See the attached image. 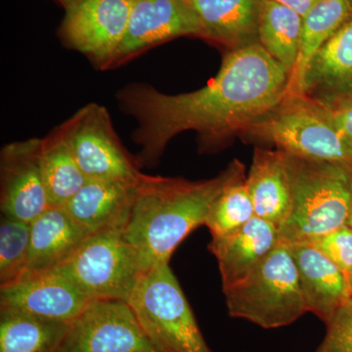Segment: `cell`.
Segmentation results:
<instances>
[{
  "label": "cell",
  "mask_w": 352,
  "mask_h": 352,
  "mask_svg": "<svg viewBox=\"0 0 352 352\" xmlns=\"http://www.w3.org/2000/svg\"><path fill=\"white\" fill-rule=\"evenodd\" d=\"M289 78L254 41L229 52L217 76L197 91L168 95L145 83L126 85L117 99L138 120L132 136L141 147L139 168L156 166L168 142L183 131L198 132L201 151H217L283 101Z\"/></svg>",
  "instance_id": "cell-1"
},
{
  "label": "cell",
  "mask_w": 352,
  "mask_h": 352,
  "mask_svg": "<svg viewBox=\"0 0 352 352\" xmlns=\"http://www.w3.org/2000/svg\"><path fill=\"white\" fill-rule=\"evenodd\" d=\"M242 166L234 161L217 177L201 182L143 173L124 234L146 270L170 263L180 243L205 226L217 197Z\"/></svg>",
  "instance_id": "cell-2"
},
{
  "label": "cell",
  "mask_w": 352,
  "mask_h": 352,
  "mask_svg": "<svg viewBox=\"0 0 352 352\" xmlns=\"http://www.w3.org/2000/svg\"><path fill=\"white\" fill-rule=\"evenodd\" d=\"M292 208L278 228L287 244L310 243L346 226L352 214L349 173L344 166L288 154Z\"/></svg>",
  "instance_id": "cell-3"
},
{
  "label": "cell",
  "mask_w": 352,
  "mask_h": 352,
  "mask_svg": "<svg viewBox=\"0 0 352 352\" xmlns=\"http://www.w3.org/2000/svg\"><path fill=\"white\" fill-rule=\"evenodd\" d=\"M243 133L274 143L294 156L352 168V147L338 129L332 111L305 95H286Z\"/></svg>",
  "instance_id": "cell-4"
},
{
  "label": "cell",
  "mask_w": 352,
  "mask_h": 352,
  "mask_svg": "<svg viewBox=\"0 0 352 352\" xmlns=\"http://www.w3.org/2000/svg\"><path fill=\"white\" fill-rule=\"evenodd\" d=\"M126 302L160 351L212 352L170 263L148 268Z\"/></svg>",
  "instance_id": "cell-5"
},
{
  "label": "cell",
  "mask_w": 352,
  "mask_h": 352,
  "mask_svg": "<svg viewBox=\"0 0 352 352\" xmlns=\"http://www.w3.org/2000/svg\"><path fill=\"white\" fill-rule=\"evenodd\" d=\"M223 293L231 317L263 329L286 327L308 312L289 245L281 240L247 279Z\"/></svg>",
  "instance_id": "cell-6"
},
{
  "label": "cell",
  "mask_w": 352,
  "mask_h": 352,
  "mask_svg": "<svg viewBox=\"0 0 352 352\" xmlns=\"http://www.w3.org/2000/svg\"><path fill=\"white\" fill-rule=\"evenodd\" d=\"M146 270L135 248L122 230L90 234L55 272L80 293L96 300L126 302Z\"/></svg>",
  "instance_id": "cell-7"
},
{
  "label": "cell",
  "mask_w": 352,
  "mask_h": 352,
  "mask_svg": "<svg viewBox=\"0 0 352 352\" xmlns=\"http://www.w3.org/2000/svg\"><path fill=\"white\" fill-rule=\"evenodd\" d=\"M59 127L87 179L138 182L142 176L104 106L88 104Z\"/></svg>",
  "instance_id": "cell-8"
},
{
  "label": "cell",
  "mask_w": 352,
  "mask_h": 352,
  "mask_svg": "<svg viewBox=\"0 0 352 352\" xmlns=\"http://www.w3.org/2000/svg\"><path fill=\"white\" fill-rule=\"evenodd\" d=\"M55 352H161L124 300H92L69 322Z\"/></svg>",
  "instance_id": "cell-9"
},
{
  "label": "cell",
  "mask_w": 352,
  "mask_h": 352,
  "mask_svg": "<svg viewBox=\"0 0 352 352\" xmlns=\"http://www.w3.org/2000/svg\"><path fill=\"white\" fill-rule=\"evenodd\" d=\"M61 36L99 69L113 56L126 34L134 0H62Z\"/></svg>",
  "instance_id": "cell-10"
},
{
  "label": "cell",
  "mask_w": 352,
  "mask_h": 352,
  "mask_svg": "<svg viewBox=\"0 0 352 352\" xmlns=\"http://www.w3.org/2000/svg\"><path fill=\"white\" fill-rule=\"evenodd\" d=\"M182 36L203 38L200 21L185 0H134L126 34L103 69Z\"/></svg>",
  "instance_id": "cell-11"
},
{
  "label": "cell",
  "mask_w": 352,
  "mask_h": 352,
  "mask_svg": "<svg viewBox=\"0 0 352 352\" xmlns=\"http://www.w3.org/2000/svg\"><path fill=\"white\" fill-rule=\"evenodd\" d=\"M41 139L16 141L0 154L2 215L31 222L48 205L41 163Z\"/></svg>",
  "instance_id": "cell-12"
},
{
  "label": "cell",
  "mask_w": 352,
  "mask_h": 352,
  "mask_svg": "<svg viewBox=\"0 0 352 352\" xmlns=\"http://www.w3.org/2000/svg\"><path fill=\"white\" fill-rule=\"evenodd\" d=\"M55 271L29 273L0 286V310L69 323L91 302Z\"/></svg>",
  "instance_id": "cell-13"
},
{
  "label": "cell",
  "mask_w": 352,
  "mask_h": 352,
  "mask_svg": "<svg viewBox=\"0 0 352 352\" xmlns=\"http://www.w3.org/2000/svg\"><path fill=\"white\" fill-rule=\"evenodd\" d=\"M279 242L278 227L258 217L232 232L212 237L208 250L219 263L222 289L247 279Z\"/></svg>",
  "instance_id": "cell-14"
},
{
  "label": "cell",
  "mask_w": 352,
  "mask_h": 352,
  "mask_svg": "<svg viewBox=\"0 0 352 352\" xmlns=\"http://www.w3.org/2000/svg\"><path fill=\"white\" fill-rule=\"evenodd\" d=\"M138 182L87 179L63 208L89 234L124 231L131 217Z\"/></svg>",
  "instance_id": "cell-15"
},
{
  "label": "cell",
  "mask_w": 352,
  "mask_h": 352,
  "mask_svg": "<svg viewBox=\"0 0 352 352\" xmlns=\"http://www.w3.org/2000/svg\"><path fill=\"white\" fill-rule=\"evenodd\" d=\"M295 261L307 311L327 323L352 296L349 278L326 254L310 244H288Z\"/></svg>",
  "instance_id": "cell-16"
},
{
  "label": "cell",
  "mask_w": 352,
  "mask_h": 352,
  "mask_svg": "<svg viewBox=\"0 0 352 352\" xmlns=\"http://www.w3.org/2000/svg\"><path fill=\"white\" fill-rule=\"evenodd\" d=\"M302 95L328 107L352 100V18L315 53Z\"/></svg>",
  "instance_id": "cell-17"
},
{
  "label": "cell",
  "mask_w": 352,
  "mask_h": 352,
  "mask_svg": "<svg viewBox=\"0 0 352 352\" xmlns=\"http://www.w3.org/2000/svg\"><path fill=\"white\" fill-rule=\"evenodd\" d=\"M245 185L256 217L279 228L292 208V182L287 153L254 149Z\"/></svg>",
  "instance_id": "cell-18"
},
{
  "label": "cell",
  "mask_w": 352,
  "mask_h": 352,
  "mask_svg": "<svg viewBox=\"0 0 352 352\" xmlns=\"http://www.w3.org/2000/svg\"><path fill=\"white\" fill-rule=\"evenodd\" d=\"M89 235L63 207L48 208L31 222L29 259L24 274L56 270Z\"/></svg>",
  "instance_id": "cell-19"
},
{
  "label": "cell",
  "mask_w": 352,
  "mask_h": 352,
  "mask_svg": "<svg viewBox=\"0 0 352 352\" xmlns=\"http://www.w3.org/2000/svg\"><path fill=\"white\" fill-rule=\"evenodd\" d=\"M195 12L203 38L235 48L254 43L261 0H185Z\"/></svg>",
  "instance_id": "cell-20"
},
{
  "label": "cell",
  "mask_w": 352,
  "mask_h": 352,
  "mask_svg": "<svg viewBox=\"0 0 352 352\" xmlns=\"http://www.w3.org/2000/svg\"><path fill=\"white\" fill-rule=\"evenodd\" d=\"M352 18V0H319L303 17L300 53L287 95H302L305 72L315 53Z\"/></svg>",
  "instance_id": "cell-21"
},
{
  "label": "cell",
  "mask_w": 352,
  "mask_h": 352,
  "mask_svg": "<svg viewBox=\"0 0 352 352\" xmlns=\"http://www.w3.org/2000/svg\"><path fill=\"white\" fill-rule=\"evenodd\" d=\"M41 163L50 207H64L87 182L59 126L41 139Z\"/></svg>",
  "instance_id": "cell-22"
},
{
  "label": "cell",
  "mask_w": 352,
  "mask_h": 352,
  "mask_svg": "<svg viewBox=\"0 0 352 352\" xmlns=\"http://www.w3.org/2000/svg\"><path fill=\"white\" fill-rule=\"evenodd\" d=\"M303 17L274 0H261L258 43L284 67L289 76L295 68L302 44Z\"/></svg>",
  "instance_id": "cell-23"
},
{
  "label": "cell",
  "mask_w": 352,
  "mask_h": 352,
  "mask_svg": "<svg viewBox=\"0 0 352 352\" xmlns=\"http://www.w3.org/2000/svg\"><path fill=\"white\" fill-rule=\"evenodd\" d=\"M68 325L0 310V352H55Z\"/></svg>",
  "instance_id": "cell-24"
},
{
  "label": "cell",
  "mask_w": 352,
  "mask_h": 352,
  "mask_svg": "<svg viewBox=\"0 0 352 352\" xmlns=\"http://www.w3.org/2000/svg\"><path fill=\"white\" fill-rule=\"evenodd\" d=\"M254 217V206L245 185V168L242 166L217 197L205 226L212 237H217L240 228Z\"/></svg>",
  "instance_id": "cell-25"
},
{
  "label": "cell",
  "mask_w": 352,
  "mask_h": 352,
  "mask_svg": "<svg viewBox=\"0 0 352 352\" xmlns=\"http://www.w3.org/2000/svg\"><path fill=\"white\" fill-rule=\"evenodd\" d=\"M31 242V223L2 215L0 221V286L24 274Z\"/></svg>",
  "instance_id": "cell-26"
},
{
  "label": "cell",
  "mask_w": 352,
  "mask_h": 352,
  "mask_svg": "<svg viewBox=\"0 0 352 352\" xmlns=\"http://www.w3.org/2000/svg\"><path fill=\"white\" fill-rule=\"evenodd\" d=\"M325 325L327 332L314 352H352V296Z\"/></svg>",
  "instance_id": "cell-27"
},
{
  "label": "cell",
  "mask_w": 352,
  "mask_h": 352,
  "mask_svg": "<svg viewBox=\"0 0 352 352\" xmlns=\"http://www.w3.org/2000/svg\"><path fill=\"white\" fill-rule=\"evenodd\" d=\"M310 244L318 249L333 261L352 285V227H340L337 230L315 239Z\"/></svg>",
  "instance_id": "cell-28"
},
{
  "label": "cell",
  "mask_w": 352,
  "mask_h": 352,
  "mask_svg": "<svg viewBox=\"0 0 352 352\" xmlns=\"http://www.w3.org/2000/svg\"><path fill=\"white\" fill-rule=\"evenodd\" d=\"M329 108L332 111L338 129L352 147V100L342 102Z\"/></svg>",
  "instance_id": "cell-29"
},
{
  "label": "cell",
  "mask_w": 352,
  "mask_h": 352,
  "mask_svg": "<svg viewBox=\"0 0 352 352\" xmlns=\"http://www.w3.org/2000/svg\"><path fill=\"white\" fill-rule=\"evenodd\" d=\"M274 1L293 9L296 13L305 17L319 0H274Z\"/></svg>",
  "instance_id": "cell-30"
},
{
  "label": "cell",
  "mask_w": 352,
  "mask_h": 352,
  "mask_svg": "<svg viewBox=\"0 0 352 352\" xmlns=\"http://www.w3.org/2000/svg\"><path fill=\"white\" fill-rule=\"evenodd\" d=\"M347 173H349V180H351V193H352V168H349V170H346Z\"/></svg>",
  "instance_id": "cell-31"
},
{
  "label": "cell",
  "mask_w": 352,
  "mask_h": 352,
  "mask_svg": "<svg viewBox=\"0 0 352 352\" xmlns=\"http://www.w3.org/2000/svg\"><path fill=\"white\" fill-rule=\"evenodd\" d=\"M349 226H351L352 227V214H351V219H349Z\"/></svg>",
  "instance_id": "cell-32"
}]
</instances>
